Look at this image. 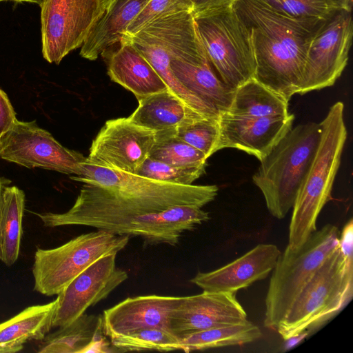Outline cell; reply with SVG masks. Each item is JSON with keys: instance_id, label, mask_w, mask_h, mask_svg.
I'll use <instances>...</instances> for the list:
<instances>
[{"instance_id": "6da1fadb", "label": "cell", "mask_w": 353, "mask_h": 353, "mask_svg": "<svg viewBox=\"0 0 353 353\" xmlns=\"http://www.w3.org/2000/svg\"><path fill=\"white\" fill-rule=\"evenodd\" d=\"M37 215L46 227L88 226L117 235L139 236L146 246H175L183 232L210 219L208 212L192 205L152 212L127 194L111 192L92 183H83L67 212Z\"/></svg>"}, {"instance_id": "7a4b0ae2", "label": "cell", "mask_w": 353, "mask_h": 353, "mask_svg": "<svg viewBox=\"0 0 353 353\" xmlns=\"http://www.w3.org/2000/svg\"><path fill=\"white\" fill-rule=\"evenodd\" d=\"M232 6L250 31L254 78L289 101L299 92L310 42L327 17L294 20L256 0H236Z\"/></svg>"}, {"instance_id": "3957f363", "label": "cell", "mask_w": 353, "mask_h": 353, "mask_svg": "<svg viewBox=\"0 0 353 353\" xmlns=\"http://www.w3.org/2000/svg\"><path fill=\"white\" fill-rule=\"evenodd\" d=\"M343 110L342 102L335 103L319 123L318 148L292 207L287 245L292 251L316 230L317 217L330 199L347 135Z\"/></svg>"}, {"instance_id": "277c9868", "label": "cell", "mask_w": 353, "mask_h": 353, "mask_svg": "<svg viewBox=\"0 0 353 353\" xmlns=\"http://www.w3.org/2000/svg\"><path fill=\"white\" fill-rule=\"evenodd\" d=\"M320 139L319 123L299 124L292 128L260 161L252 180L273 216L283 219L293 207Z\"/></svg>"}, {"instance_id": "5b68a950", "label": "cell", "mask_w": 353, "mask_h": 353, "mask_svg": "<svg viewBox=\"0 0 353 353\" xmlns=\"http://www.w3.org/2000/svg\"><path fill=\"white\" fill-rule=\"evenodd\" d=\"M353 296V261L339 246L305 285L276 329L283 339L310 334L338 314Z\"/></svg>"}, {"instance_id": "8992f818", "label": "cell", "mask_w": 353, "mask_h": 353, "mask_svg": "<svg viewBox=\"0 0 353 353\" xmlns=\"http://www.w3.org/2000/svg\"><path fill=\"white\" fill-rule=\"evenodd\" d=\"M208 58L219 79L236 90L254 77L248 28L232 6L193 13Z\"/></svg>"}, {"instance_id": "52a82bcc", "label": "cell", "mask_w": 353, "mask_h": 353, "mask_svg": "<svg viewBox=\"0 0 353 353\" xmlns=\"http://www.w3.org/2000/svg\"><path fill=\"white\" fill-rule=\"evenodd\" d=\"M338 228L327 224L298 250L287 246L274 268L265 297L264 326L276 330L305 285L339 246Z\"/></svg>"}, {"instance_id": "ba28073f", "label": "cell", "mask_w": 353, "mask_h": 353, "mask_svg": "<svg viewBox=\"0 0 353 353\" xmlns=\"http://www.w3.org/2000/svg\"><path fill=\"white\" fill-rule=\"evenodd\" d=\"M129 240L126 235L97 230L55 248H38L32 267L34 290L46 296L57 295L99 258L124 249Z\"/></svg>"}, {"instance_id": "9c48e42d", "label": "cell", "mask_w": 353, "mask_h": 353, "mask_svg": "<svg viewBox=\"0 0 353 353\" xmlns=\"http://www.w3.org/2000/svg\"><path fill=\"white\" fill-rule=\"evenodd\" d=\"M352 10L336 9L312 37L298 94L332 86L345 68L353 35Z\"/></svg>"}, {"instance_id": "30bf717a", "label": "cell", "mask_w": 353, "mask_h": 353, "mask_svg": "<svg viewBox=\"0 0 353 353\" xmlns=\"http://www.w3.org/2000/svg\"><path fill=\"white\" fill-rule=\"evenodd\" d=\"M0 158L31 169L39 168L79 176L86 157L59 143L36 121L17 120L0 137Z\"/></svg>"}, {"instance_id": "8fae6325", "label": "cell", "mask_w": 353, "mask_h": 353, "mask_svg": "<svg viewBox=\"0 0 353 353\" xmlns=\"http://www.w3.org/2000/svg\"><path fill=\"white\" fill-rule=\"evenodd\" d=\"M41 7L43 58L59 64L81 47L102 12V0H43Z\"/></svg>"}, {"instance_id": "7c38bea8", "label": "cell", "mask_w": 353, "mask_h": 353, "mask_svg": "<svg viewBox=\"0 0 353 353\" xmlns=\"http://www.w3.org/2000/svg\"><path fill=\"white\" fill-rule=\"evenodd\" d=\"M156 132L121 117L107 121L93 139L85 162L137 174L149 157Z\"/></svg>"}, {"instance_id": "4fadbf2b", "label": "cell", "mask_w": 353, "mask_h": 353, "mask_svg": "<svg viewBox=\"0 0 353 353\" xmlns=\"http://www.w3.org/2000/svg\"><path fill=\"white\" fill-rule=\"evenodd\" d=\"M117 254L101 256L76 276L58 294L52 327L68 325L90 306L105 299L128 278L116 266Z\"/></svg>"}, {"instance_id": "5bb4252c", "label": "cell", "mask_w": 353, "mask_h": 353, "mask_svg": "<svg viewBox=\"0 0 353 353\" xmlns=\"http://www.w3.org/2000/svg\"><path fill=\"white\" fill-rule=\"evenodd\" d=\"M248 321L247 314L235 294L203 291L199 294L182 296L171 314L170 331L181 339L195 332Z\"/></svg>"}, {"instance_id": "9a60e30c", "label": "cell", "mask_w": 353, "mask_h": 353, "mask_svg": "<svg viewBox=\"0 0 353 353\" xmlns=\"http://www.w3.org/2000/svg\"><path fill=\"white\" fill-rule=\"evenodd\" d=\"M294 115L239 118L221 114L217 151L236 148L263 160L291 130Z\"/></svg>"}, {"instance_id": "2e32d148", "label": "cell", "mask_w": 353, "mask_h": 353, "mask_svg": "<svg viewBox=\"0 0 353 353\" xmlns=\"http://www.w3.org/2000/svg\"><path fill=\"white\" fill-rule=\"evenodd\" d=\"M280 254L276 245L261 243L219 269L199 272L190 282L203 291L236 294L265 279L274 269Z\"/></svg>"}, {"instance_id": "e0dca14e", "label": "cell", "mask_w": 353, "mask_h": 353, "mask_svg": "<svg viewBox=\"0 0 353 353\" xmlns=\"http://www.w3.org/2000/svg\"><path fill=\"white\" fill-rule=\"evenodd\" d=\"M181 299L182 296L159 295L127 298L104 310V333L110 338L144 328L170 331L171 314Z\"/></svg>"}, {"instance_id": "ac0fdd59", "label": "cell", "mask_w": 353, "mask_h": 353, "mask_svg": "<svg viewBox=\"0 0 353 353\" xmlns=\"http://www.w3.org/2000/svg\"><path fill=\"white\" fill-rule=\"evenodd\" d=\"M113 49L109 48L101 55L110 79L130 91L137 100L168 90L150 62L125 36Z\"/></svg>"}, {"instance_id": "d6986e66", "label": "cell", "mask_w": 353, "mask_h": 353, "mask_svg": "<svg viewBox=\"0 0 353 353\" xmlns=\"http://www.w3.org/2000/svg\"><path fill=\"white\" fill-rule=\"evenodd\" d=\"M176 79L189 91L215 108L221 114L230 107L235 90L217 76L203 48L182 59H171Z\"/></svg>"}, {"instance_id": "ffe728a7", "label": "cell", "mask_w": 353, "mask_h": 353, "mask_svg": "<svg viewBox=\"0 0 353 353\" xmlns=\"http://www.w3.org/2000/svg\"><path fill=\"white\" fill-rule=\"evenodd\" d=\"M149 1L102 0V14L81 47L80 55L94 61L105 50L118 43L128 26Z\"/></svg>"}, {"instance_id": "44dd1931", "label": "cell", "mask_w": 353, "mask_h": 353, "mask_svg": "<svg viewBox=\"0 0 353 353\" xmlns=\"http://www.w3.org/2000/svg\"><path fill=\"white\" fill-rule=\"evenodd\" d=\"M137 109L128 117L132 123L155 132L176 129L207 118L190 108L168 89L138 100Z\"/></svg>"}, {"instance_id": "7402d4cb", "label": "cell", "mask_w": 353, "mask_h": 353, "mask_svg": "<svg viewBox=\"0 0 353 353\" xmlns=\"http://www.w3.org/2000/svg\"><path fill=\"white\" fill-rule=\"evenodd\" d=\"M57 299L32 305L0 323V353L21 351L27 342L41 341L52 327Z\"/></svg>"}, {"instance_id": "603a6c76", "label": "cell", "mask_w": 353, "mask_h": 353, "mask_svg": "<svg viewBox=\"0 0 353 353\" xmlns=\"http://www.w3.org/2000/svg\"><path fill=\"white\" fill-rule=\"evenodd\" d=\"M150 62L165 82L168 89L184 103L207 118L219 119L221 113L192 92L176 79L170 67V58L165 49L148 33L141 30L125 34Z\"/></svg>"}, {"instance_id": "cb8c5ba5", "label": "cell", "mask_w": 353, "mask_h": 353, "mask_svg": "<svg viewBox=\"0 0 353 353\" xmlns=\"http://www.w3.org/2000/svg\"><path fill=\"white\" fill-rule=\"evenodd\" d=\"M288 101L254 78L238 87L226 113L239 118L287 115Z\"/></svg>"}, {"instance_id": "d4e9b609", "label": "cell", "mask_w": 353, "mask_h": 353, "mask_svg": "<svg viewBox=\"0 0 353 353\" xmlns=\"http://www.w3.org/2000/svg\"><path fill=\"white\" fill-rule=\"evenodd\" d=\"M25 194L17 186L6 185L0 217V260L7 266L18 259L23 234Z\"/></svg>"}, {"instance_id": "484cf974", "label": "cell", "mask_w": 353, "mask_h": 353, "mask_svg": "<svg viewBox=\"0 0 353 353\" xmlns=\"http://www.w3.org/2000/svg\"><path fill=\"white\" fill-rule=\"evenodd\" d=\"M103 324L101 315L83 313L66 325L48 333L39 345V353H83Z\"/></svg>"}, {"instance_id": "4316f807", "label": "cell", "mask_w": 353, "mask_h": 353, "mask_svg": "<svg viewBox=\"0 0 353 353\" xmlns=\"http://www.w3.org/2000/svg\"><path fill=\"white\" fill-rule=\"evenodd\" d=\"M261 335L259 327L248 321L240 324L213 327L189 334L180 339V350L190 352L241 345L259 339Z\"/></svg>"}, {"instance_id": "83f0119b", "label": "cell", "mask_w": 353, "mask_h": 353, "mask_svg": "<svg viewBox=\"0 0 353 353\" xmlns=\"http://www.w3.org/2000/svg\"><path fill=\"white\" fill-rule=\"evenodd\" d=\"M174 130L156 132L149 157L167 164L189 168H205V154L175 136Z\"/></svg>"}, {"instance_id": "f1b7e54d", "label": "cell", "mask_w": 353, "mask_h": 353, "mask_svg": "<svg viewBox=\"0 0 353 353\" xmlns=\"http://www.w3.org/2000/svg\"><path fill=\"white\" fill-rule=\"evenodd\" d=\"M111 343L121 352L157 350L169 352L181 350L180 339L171 332L157 327L144 328L110 338Z\"/></svg>"}, {"instance_id": "f546056e", "label": "cell", "mask_w": 353, "mask_h": 353, "mask_svg": "<svg viewBox=\"0 0 353 353\" xmlns=\"http://www.w3.org/2000/svg\"><path fill=\"white\" fill-rule=\"evenodd\" d=\"M219 119L203 118L174 130L176 137L202 152L208 159L217 152Z\"/></svg>"}, {"instance_id": "4dcf8cb0", "label": "cell", "mask_w": 353, "mask_h": 353, "mask_svg": "<svg viewBox=\"0 0 353 353\" xmlns=\"http://www.w3.org/2000/svg\"><path fill=\"white\" fill-rule=\"evenodd\" d=\"M256 1L283 17L299 21H313L325 19L336 10L325 0Z\"/></svg>"}, {"instance_id": "1f68e13d", "label": "cell", "mask_w": 353, "mask_h": 353, "mask_svg": "<svg viewBox=\"0 0 353 353\" xmlns=\"http://www.w3.org/2000/svg\"><path fill=\"white\" fill-rule=\"evenodd\" d=\"M205 172V168L174 166L148 157L136 174L154 180L190 185Z\"/></svg>"}, {"instance_id": "d6a6232c", "label": "cell", "mask_w": 353, "mask_h": 353, "mask_svg": "<svg viewBox=\"0 0 353 353\" xmlns=\"http://www.w3.org/2000/svg\"><path fill=\"white\" fill-rule=\"evenodd\" d=\"M191 0H150L128 26L125 34H133L154 21L172 14L192 12Z\"/></svg>"}, {"instance_id": "836d02e7", "label": "cell", "mask_w": 353, "mask_h": 353, "mask_svg": "<svg viewBox=\"0 0 353 353\" xmlns=\"http://www.w3.org/2000/svg\"><path fill=\"white\" fill-rule=\"evenodd\" d=\"M17 120L16 112L7 94L0 88V137L12 128Z\"/></svg>"}, {"instance_id": "e575fe53", "label": "cell", "mask_w": 353, "mask_h": 353, "mask_svg": "<svg viewBox=\"0 0 353 353\" xmlns=\"http://www.w3.org/2000/svg\"><path fill=\"white\" fill-rule=\"evenodd\" d=\"M103 324L98 328L94 337L88 345L84 349L83 353H108L121 352L109 342L104 336Z\"/></svg>"}, {"instance_id": "d590c367", "label": "cell", "mask_w": 353, "mask_h": 353, "mask_svg": "<svg viewBox=\"0 0 353 353\" xmlns=\"http://www.w3.org/2000/svg\"><path fill=\"white\" fill-rule=\"evenodd\" d=\"M339 248L347 259L353 261V221L352 219L345 223L339 234Z\"/></svg>"}, {"instance_id": "8d00e7d4", "label": "cell", "mask_w": 353, "mask_h": 353, "mask_svg": "<svg viewBox=\"0 0 353 353\" xmlns=\"http://www.w3.org/2000/svg\"><path fill=\"white\" fill-rule=\"evenodd\" d=\"M193 13L232 6L236 0H191Z\"/></svg>"}, {"instance_id": "74e56055", "label": "cell", "mask_w": 353, "mask_h": 353, "mask_svg": "<svg viewBox=\"0 0 353 353\" xmlns=\"http://www.w3.org/2000/svg\"><path fill=\"white\" fill-rule=\"evenodd\" d=\"M310 333L305 330L299 334H294L286 339H284L285 342L283 346L282 352H287L290 350L295 347L303 342L306 337L308 336Z\"/></svg>"}, {"instance_id": "f35d334b", "label": "cell", "mask_w": 353, "mask_h": 353, "mask_svg": "<svg viewBox=\"0 0 353 353\" xmlns=\"http://www.w3.org/2000/svg\"><path fill=\"white\" fill-rule=\"evenodd\" d=\"M332 7L336 9L352 10V0H325Z\"/></svg>"}, {"instance_id": "ab89813d", "label": "cell", "mask_w": 353, "mask_h": 353, "mask_svg": "<svg viewBox=\"0 0 353 353\" xmlns=\"http://www.w3.org/2000/svg\"><path fill=\"white\" fill-rule=\"evenodd\" d=\"M10 183L6 179H3L0 177V217H1V204H2V193L4 187Z\"/></svg>"}, {"instance_id": "60d3db41", "label": "cell", "mask_w": 353, "mask_h": 353, "mask_svg": "<svg viewBox=\"0 0 353 353\" xmlns=\"http://www.w3.org/2000/svg\"><path fill=\"white\" fill-rule=\"evenodd\" d=\"M1 1H19V2H30L38 4L39 6H41L43 0H0Z\"/></svg>"}]
</instances>
